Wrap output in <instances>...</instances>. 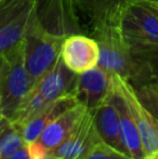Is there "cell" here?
Listing matches in <instances>:
<instances>
[{
    "instance_id": "cell-19",
    "label": "cell",
    "mask_w": 158,
    "mask_h": 159,
    "mask_svg": "<svg viewBox=\"0 0 158 159\" xmlns=\"http://www.w3.org/2000/svg\"><path fill=\"white\" fill-rule=\"evenodd\" d=\"M4 159H30L27 145L24 146V147H22L21 149H19V151L15 152L14 154H12V155H10L9 157L4 158Z\"/></svg>"
},
{
    "instance_id": "cell-23",
    "label": "cell",
    "mask_w": 158,
    "mask_h": 159,
    "mask_svg": "<svg viewBox=\"0 0 158 159\" xmlns=\"http://www.w3.org/2000/svg\"><path fill=\"white\" fill-rule=\"evenodd\" d=\"M3 117V115H2V111H1V106H0V121H1V118Z\"/></svg>"
},
{
    "instance_id": "cell-13",
    "label": "cell",
    "mask_w": 158,
    "mask_h": 159,
    "mask_svg": "<svg viewBox=\"0 0 158 159\" xmlns=\"http://www.w3.org/2000/svg\"><path fill=\"white\" fill-rule=\"evenodd\" d=\"M93 114H94L95 129L100 139L105 144L130 157L122 141L118 111L112 100L111 91L105 101L93 111Z\"/></svg>"
},
{
    "instance_id": "cell-15",
    "label": "cell",
    "mask_w": 158,
    "mask_h": 159,
    "mask_svg": "<svg viewBox=\"0 0 158 159\" xmlns=\"http://www.w3.org/2000/svg\"><path fill=\"white\" fill-rule=\"evenodd\" d=\"M26 146L21 130L11 120L2 117L0 121V159H4Z\"/></svg>"
},
{
    "instance_id": "cell-3",
    "label": "cell",
    "mask_w": 158,
    "mask_h": 159,
    "mask_svg": "<svg viewBox=\"0 0 158 159\" xmlns=\"http://www.w3.org/2000/svg\"><path fill=\"white\" fill-rule=\"evenodd\" d=\"M63 39L44 30L35 13L24 38L25 64L33 86L57 61Z\"/></svg>"
},
{
    "instance_id": "cell-5",
    "label": "cell",
    "mask_w": 158,
    "mask_h": 159,
    "mask_svg": "<svg viewBox=\"0 0 158 159\" xmlns=\"http://www.w3.org/2000/svg\"><path fill=\"white\" fill-rule=\"evenodd\" d=\"M36 6L37 0H3L0 3V57L23 42Z\"/></svg>"
},
{
    "instance_id": "cell-6",
    "label": "cell",
    "mask_w": 158,
    "mask_h": 159,
    "mask_svg": "<svg viewBox=\"0 0 158 159\" xmlns=\"http://www.w3.org/2000/svg\"><path fill=\"white\" fill-rule=\"evenodd\" d=\"M117 88L121 92L132 118L139 129L146 156L158 151V121L145 107L137 94L134 87L117 74H111Z\"/></svg>"
},
{
    "instance_id": "cell-21",
    "label": "cell",
    "mask_w": 158,
    "mask_h": 159,
    "mask_svg": "<svg viewBox=\"0 0 158 159\" xmlns=\"http://www.w3.org/2000/svg\"><path fill=\"white\" fill-rule=\"evenodd\" d=\"M145 159H158V151L154 152L153 154H151V155L146 156Z\"/></svg>"
},
{
    "instance_id": "cell-8",
    "label": "cell",
    "mask_w": 158,
    "mask_h": 159,
    "mask_svg": "<svg viewBox=\"0 0 158 159\" xmlns=\"http://www.w3.org/2000/svg\"><path fill=\"white\" fill-rule=\"evenodd\" d=\"M61 59L68 69L80 75L99 64L100 48L93 37L84 34H72L63 39Z\"/></svg>"
},
{
    "instance_id": "cell-12",
    "label": "cell",
    "mask_w": 158,
    "mask_h": 159,
    "mask_svg": "<svg viewBox=\"0 0 158 159\" xmlns=\"http://www.w3.org/2000/svg\"><path fill=\"white\" fill-rule=\"evenodd\" d=\"M111 79H112L111 96H112V100L116 106L117 111H118L121 136L124 146H126L129 155L132 159H145L146 154L144 151L139 129H138L137 125L132 118V115L129 111L126 100L124 98L121 92L113 80L112 75H111Z\"/></svg>"
},
{
    "instance_id": "cell-11",
    "label": "cell",
    "mask_w": 158,
    "mask_h": 159,
    "mask_svg": "<svg viewBox=\"0 0 158 159\" xmlns=\"http://www.w3.org/2000/svg\"><path fill=\"white\" fill-rule=\"evenodd\" d=\"M78 75L64 64L61 55L54 65L35 84V88L48 102L66 95H75Z\"/></svg>"
},
{
    "instance_id": "cell-7",
    "label": "cell",
    "mask_w": 158,
    "mask_h": 159,
    "mask_svg": "<svg viewBox=\"0 0 158 159\" xmlns=\"http://www.w3.org/2000/svg\"><path fill=\"white\" fill-rule=\"evenodd\" d=\"M87 108L80 103L52 121L33 143L27 145L29 158L52 153L72 132Z\"/></svg>"
},
{
    "instance_id": "cell-10",
    "label": "cell",
    "mask_w": 158,
    "mask_h": 159,
    "mask_svg": "<svg viewBox=\"0 0 158 159\" xmlns=\"http://www.w3.org/2000/svg\"><path fill=\"white\" fill-rule=\"evenodd\" d=\"M111 86V74L97 66L78 75L75 98L88 111H94L110 94Z\"/></svg>"
},
{
    "instance_id": "cell-4",
    "label": "cell",
    "mask_w": 158,
    "mask_h": 159,
    "mask_svg": "<svg viewBox=\"0 0 158 159\" xmlns=\"http://www.w3.org/2000/svg\"><path fill=\"white\" fill-rule=\"evenodd\" d=\"M120 28L135 54L158 51V16L141 2L130 3L122 12Z\"/></svg>"
},
{
    "instance_id": "cell-14",
    "label": "cell",
    "mask_w": 158,
    "mask_h": 159,
    "mask_svg": "<svg viewBox=\"0 0 158 159\" xmlns=\"http://www.w3.org/2000/svg\"><path fill=\"white\" fill-rule=\"evenodd\" d=\"M76 104H78V101L73 94L63 96L49 103L33 119L22 127L21 132L25 144L28 145L34 142L51 122Z\"/></svg>"
},
{
    "instance_id": "cell-24",
    "label": "cell",
    "mask_w": 158,
    "mask_h": 159,
    "mask_svg": "<svg viewBox=\"0 0 158 159\" xmlns=\"http://www.w3.org/2000/svg\"><path fill=\"white\" fill-rule=\"evenodd\" d=\"M2 1H3V0H0V3H1V2H2Z\"/></svg>"
},
{
    "instance_id": "cell-22",
    "label": "cell",
    "mask_w": 158,
    "mask_h": 159,
    "mask_svg": "<svg viewBox=\"0 0 158 159\" xmlns=\"http://www.w3.org/2000/svg\"><path fill=\"white\" fill-rule=\"evenodd\" d=\"M3 64H4V57H0V78H1L2 69H3Z\"/></svg>"
},
{
    "instance_id": "cell-20",
    "label": "cell",
    "mask_w": 158,
    "mask_h": 159,
    "mask_svg": "<svg viewBox=\"0 0 158 159\" xmlns=\"http://www.w3.org/2000/svg\"><path fill=\"white\" fill-rule=\"evenodd\" d=\"M141 3L144 4V6L150 9L151 11H153L158 16V1H143V2H141Z\"/></svg>"
},
{
    "instance_id": "cell-18",
    "label": "cell",
    "mask_w": 158,
    "mask_h": 159,
    "mask_svg": "<svg viewBox=\"0 0 158 159\" xmlns=\"http://www.w3.org/2000/svg\"><path fill=\"white\" fill-rule=\"evenodd\" d=\"M84 159H132L128 155L120 153L119 151L105 144L103 141H100L91 147L86 154Z\"/></svg>"
},
{
    "instance_id": "cell-1",
    "label": "cell",
    "mask_w": 158,
    "mask_h": 159,
    "mask_svg": "<svg viewBox=\"0 0 158 159\" xmlns=\"http://www.w3.org/2000/svg\"><path fill=\"white\" fill-rule=\"evenodd\" d=\"M99 43L97 66L110 74H117L134 88L155 77L152 64L146 55L135 54L122 35L120 23L107 24L91 35Z\"/></svg>"
},
{
    "instance_id": "cell-9",
    "label": "cell",
    "mask_w": 158,
    "mask_h": 159,
    "mask_svg": "<svg viewBox=\"0 0 158 159\" xmlns=\"http://www.w3.org/2000/svg\"><path fill=\"white\" fill-rule=\"evenodd\" d=\"M102 141L95 129L94 114L87 109L70 135L52 152L54 159H84L93 145Z\"/></svg>"
},
{
    "instance_id": "cell-2",
    "label": "cell",
    "mask_w": 158,
    "mask_h": 159,
    "mask_svg": "<svg viewBox=\"0 0 158 159\" xmlns=\"http://www.w3.org/2000/svg\"><path fill=\"white\" fill-rule=\"evenodd\" d=\"M24 40L4 57L0 78V106L3 117L12 121L33 86L25 64Z\"/></svg>"
},
{
    "instance_id": "cell-16",
    "label": "cell",
    "mask_w": 158,
    "mask_h": 159,
    "mask_svg": "<svg viewBox=\"0 0 158 159\" xmlns=\"http://www.w3.org/2000/svg\"><path fill=\"white\" fill-rule=\"evenodd\" d=\"M50 102L44 100L36 89L32 88L29 93L26 95L22 104L20 105L12 122L21 130L24 125H26L30 119H33Z\"/></svg>"
},
{
    "instance_id": "cell-17",
    "label": "cell",
    "mask_w": 158,
    "mask_h": 159,
    "mask_svg": "<svg viewBox=\"0 0 158 159\" xmlns=\"http://www.w3.org/2000/svg\"><path fill=\"white\" fill-rule=\"evenodd\" d=\"M134 89L141 102L158 121V75Z\"/></svg>"
}]
</instances>
